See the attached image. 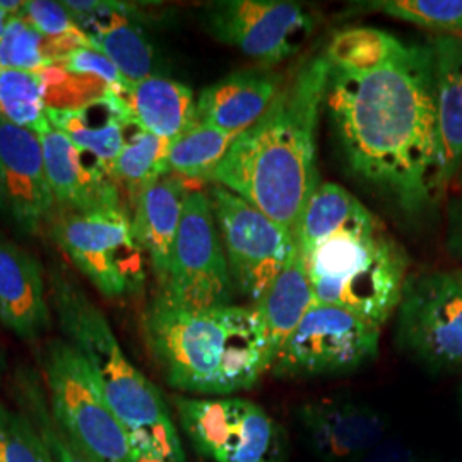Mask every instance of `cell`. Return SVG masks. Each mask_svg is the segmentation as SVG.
I'll list each match as a JSON object with an SVG mask.
<instances>
[{"label":"cell","mask_w":462,"mask_h":462,"mask_svg":"<svg viewBox=\"0 0 462 462\" xmlns=\"http://www.w3.org/2000/svg\"><path fill=\"white\" fill-rule=\"evenodd\" d=\"M324 105L358 177L411 215L442 196L431 45L364 76L330 69Z\"/></svg>","instance_id":"1"},{"label":"cell","mask_w":462,"mask_h":462,"mask_svg":"<svg viewBox=\"0 0 462 462\" xmlns=\"http://www.w3.org/2000/svg\"><path fill=\"white\" fill-rule=\"evenodd\" d=\"M330 66L309 59L252 127L235 137L211 179L280 223L297 238L319 183L317 125Z\"/></svg>","instance_id":"2"},{"label":"cell","mask_w":462,"mask_h":462,"mask_svg":"<svg viewBox=\"0 0 462 462\" xmlns=\"http://www.w3.org/2000/svg\"><path fill=\"white\" fill-rule=\"evenodd\" d=\"M143 336L166 382L196 396L247 391L274 362L254 307L190 310L154 298L143 315Z\"/></svg>","instance_id":"3"},{"label":"cell","mask_w":462,"mask_h":462,"mask_svg":"<svg viewBox=\"0 0 462 462\" xmlns=\"http://www.w3.org/2000/svg\"><path fill=\"white\" fill-rule=\"evenodd\" d=\"M50 301L67 343L93 368L134 448L163 462H185L179 430L163 394L127 358L108 319L91 298L69 276L55 274Z\"/></svg>","instance_id":"4"},{"label":"cell","mask_w":462,"mask_h":462,"mask_svg":"<svg viewBox=\"0 0 462 462\" xmlns=\"http://www.w3.org/2000/svg\"><path fill=\"white\" fill-rule=\"evenodd\" d=\"M298 245L315 303L345 309L379 328L396 312L410 261L364 204L343 225Z\"/></svg>","instance_id":"5"},{"label":"cell","mask_w":462,"mask_h":462,"mask_svg":"<svg viewBox=\"0 0 462 462\" xmlns=\"http://www.w3.org/2000/svg\"><path fill=\"white\" fill-rule=\"evenodd\" d=\"M42 366L50 411L67 439L93 462H137L129 431L83 355L66 339H53Z\"/></svg>","instance_id":"6"},{"label":"cell","mask_w":462,"mask_h":462,"mask_svg":"<svg viewBox=\"0 0 462 462\" xmlns=\"http://www.w3.org/2000/svg\"><path fill=\"white\" fill-rule=\"evenodd\" d=\"M50 233L103 297H129L143 290L146 254L134 236L133 219L124 206L64 209L50 223Z\"/></svg>","instance_id":"7"},{"label":"cell","mask_w":462,"mask_h":462,"mask_svg":"<svg viewBox=\"0 0 462 462\" xmlns=\"http://www.w3.org/2000/svg\"><path fill=\"white\" fill-rule=\"evenodd\" d=\"M173 404L183 433L211 461H284V433L259 404L231 396H175Z\"/></svg>","instance_id":"8"},{"label":"cell","mask_w":462,"mask_h":462,"mask_svg":"<svg viewBox=\"0 0 462 462\" xmlns=\"http://www.w3.org/2000/svg\"><path fill=\"white\" fill-rule=\"evenodd\" d=\"M233 291L209 194L190 189L183 202L168 274L156 298L180 309L202 310L231 305Z\"/></svg>","instance_id":"9"},{"label":"cell","mask_w":462,"mask_h":462,"mask_svg":"<svg viewBox=\"0 0 462 462\" xmlns=\"http://www.w3.org/2000/svg\"><path fill=\"white\" fill-rule=\"evenodd\" d=\"M396 312L404 351L433 370L462 372V271L408 276Z\"/></svg>","instance_id":"10"},{"label":"cell","mask_w":462,"mask_h":462,"mask_svg":"<svg viewBox=\"0 0 462 462\" xmlns=\"http://www.w3.org/2000/svg\"><path fill=\"white\" fill-rule=\"evenodd\" d=\"M380 328L339 307L314 303L280 347L271 372L282 379L346 374L379 351Z\"/></svg>","instance_id":"11"},{"label":"cell","mask_w":462,"mask_h":462,"mask_svg":"<svg viewBox=\"0 0 462 462\" xmlns=\"http://www.w3.org/2000/svg\"><path fill=\"white\" fill-rule=\"evenodd\" d=\"M209 199L233 288L255 305L293 257L297 238L225 187L213 185Z\"/></svg>","instance_id":"12"},{"label":"cell","mask_w":462,"mask_h":462,"mask_svg":"<svg viewBox=\"0 0 462 462\" xmlns=\"http://www.w3.org/2000/svg\"><path fill=\"white\" fill-rule=\"evenodd\" d=\"M204 24L217 42L271 69L297 55L312 36L315 19L286 0H219L204 7Z\"/></svg>","instance_id":"13"},{"label":"cell","mask_w":462,"mask_h":462,"mask_svg":"<svg viewBox=\"0 0 462 462\" xmlns=\"http://www.w3.org/2000/svg\"><path fill=\"white\" fill-rule=\"evenodd\" d=\"M53 206L40 137L0 116V215L34 233Z\"/></svg>","instance_id":"14"},{"label":"cell","mask_w":462,"mask_h":462,"mask_svg":"<svg viewBox=\"0 0 462 462\" xmlns=\"http://www.w3.org/2000/svg\"><path fill=\"white\" fill-rule=\"evenodd\" d=\"M298 423L324 462H356L389 437V423L379 411L346 399L305 404Z\"/></svg>","instance_id":"15"},{"label":"cell","mask_w":462,"mask_h":462,"mask_svg":"<svg viewBox=\"0 0 462 462\" xmlns=\"http://www.w3.org/2000/svg\"><path fill=\"white\" fill-rule=\"evenodd\" d=\"M43 149V163L53 202L66 211H89L122 206V198L110 175L88 160L66 134L47 122L36 131Z\"/></svg>","instance_id":"16"},{"label":"cell","mask_w":462,"mask_h":462,"mask_svg":"<svg viewBox=\"0 0 462 462\" xmlns=\"http://www.w3.org/2000/svg\"><path fill=\"white\" fill-rule=\"evenodd\" d=\"M70 14L129 84L144 81L154 70V50L133 7L122 2H64Z\"/></svg>","instance_id":"17"},{"label":"cell","mask_w":462,"mask_h":462,"mask_svg":"<svg viewBox=\"0 0 462 462\" xmlns=\"http://www.w3.org/2000/svg\"><path fill=\"white\" fill-rule=\"evenodd\" d=\"M284 83V76L265 67L231 72L200 91L199 122L236 137L264 116Z\"/></svg>","instance_id":"18"},{"label":"cell","mask_w":462,"mask_h":462,"mask_svg":"<svg viewBox=\"0 0 462 462\" xmlns=\"http://www.w3.org/2000/svg\"><path fill=\"white\" fill-rule=\"evenodd\" d=\"M0 322L23 341L38 339L50 326L42 265L5 238H0Z\"/></svg>","instance_id":"19"},{"label":"cell","mask_w":462,"mask_h":462,"mask_svg":"<svg viewBox=\"0 0 462 462\" xmlns=\"http://www.w3.org/2000/svg\"><path fill=\"white\" fill-rule=\"evenodd\" d=\"M50 124L66 134L84 156L108 175L129 135L137 127L133 116L114 91L91 99L78 108L47 110Z\"/></svg>","instance_id":"20"},{"label":"cell","mask_w":462,"mask_h":462,"mask_svg":"<svg viewBox=\"0 0 462 462\" xmlns=\"http://www.w3.org/2000/svg\"><path fill=\"white\" fill-rule=\"evenodd\" d=\"M431 50L440 149L439 182L444 192L462 168V36L439 34L431 40Z\"/></svg>","instance_id":"21"},{"label":"cell","mask_w":462,"mask_h":462,"mask_svg":"<svg viewBox=\"0 0 462 462\" xmlns=\"http://www.w3.org/2000/svg\"><path fill=\"white\" fill-rule=\"evenodd\" d=\"M190 187L173 175L149 185L134 202L133 231L148 255L158 286L165 281Z\"/></svg>","instance_id":"22"},{"label":"cell","mask_w":462,"mask_h":462,"mask_svg":"<svg viewBox=\"0 0 462 462\" xmlns=\"http://www.w3.org/2000/svg\"><path fill=\"white\" fill-rule=\"evenodd\" d=\"M137 127L166 141H175L199 124L198 99L189 86L163 76L129 84L120 95Z\"/></svg>","instance_id":"23"},{"label":"cell","mask_w":462,"mask_h":462,"mask_svg":"<svg viewBox=\"0 0 462 462\" xmlns=\"http://www.w3.org/2000/svg\"><path fill=\"white\" fill-rule=\"evenodd\" d=\"M314 303L312 286L297 242L295 254L290 263L267 288L263 298L254 305L264 322L267 341L274 358Z\"/></svg>","instance_id":"24"},{"label":"cell","mask_w":462,"mask_h":462,"mask_svg":"<svg viewBox=\"0 0 462 462\" xmlns=\"http://www.w3.org/2000/svg\"><path fill=\"white\" fill-rule=\"evenodd\" d=\"M408 47V43L401 42L394 34L360 26L334 34L324 55L332 70L364 76L394 64L406 53Z\"/></svg>","instance_id":"25"},{"label":"cell","mask_w":462,"mask_h":462,"mask_svg":"<svg viewBox=\"0 0 462 462\" xmlns=\"http://www.w3.org/2000/svg\"><path fill=\"white\" fill-rule=\"evenodd\" d=\"M233 141L235 135L199 122L170 143L166 175H173L187 183L211 182Z\"/></svg>","instance_id":"26"},{"label":"cell","mask_w":462,"mask_h":462,"mask_svg":"<svg viewBox=\"0 0 462 462\" xmlns=\"http://www.w3.org/2000/svg\"><path fill=\"white\" fill-rule=\"evenodd\" d=\"M170 141L135 127L116 163L110 170V179L116 187H122L131 202L149 185L166 177V158Z\"/></svg>","instance_id":"27"},{"label":"cell","mask_w":462,"mask_h":462,"mask_svg":"<svg viewBox=\"0 0 462 462\" xmlns=\"http://www.w3.org/2000/svg\"><path fill=\"white\" fill-rule=\"evenodd\" d=\"M50 83L47 70L23 72L0 69V116L36 133L47 122Z\"/></svg>","instance_id":"28"},{"label":"cell","mask_w":462,"mask_h":462,"mask_svg":"<svg viewBox=\"0 0 462 462\" xmlns=\"http://www.w3.org/2000/svg\"><path fill=\"white\" fill-rule=\"evenodd\" d=\"M14 399L17 410L30 418L42 435L55 462H93L79 447L74 446L57 425L50 411L47 393L32 368H21L16 374Z\"/></svg>","instance_id":"29"},{"label":"cell","mask_w":462,"mask_h":462,"mask_svg":"<svg viewBox=\"0 0 462 462\" xmlns=\"http://www.w3.org/2000/svg\"><path fill=\"white\" fill-rule=\"evenodd\" d=\"M67 51L38 33L21 16L11 17L0 40V69L43 72L60 66Z\"/></svg>","instance_id":"30"},{"label":"cell","mask_w":462,"mask_h":462,"mask_svg":"<svg viewBox=\"0 0 462 462\" xmlns=\"http://www.w3.org/2000/svg\"><path fill=\"white\" fill-rule=\"evenodd\" d=\"M366 5L370 11H379L431 32L462 36V0H380Z\"/></svg>","instance_id":"31"},{"label":"cell","mask_w":462,"mask_h":462,"mask_svg":"<svg viewBox=\"0 0 462 462\" xmlns=\"http://www.w3.org/2000/svg\"><path fill=\"white\" fill-rule=\"evenodd\" d=\"M17 16L23 17L38 33L57 43L60 49L66 50L67 53L79 47H93L89 36L79 26L76 17L70 14L64 2H24Z\"/></svg>","instance_id":"32"},{"label":"cell","mask_w":462,"mask_h":462,"mask_svg":"<svg viewBox=\"0 0 462 462\" xmlns=\"http://www.w3.org/2000/svg\"><path fill=\"white\" fill-rule=\"evenodd\" d=\"M0 462H55L30 418L0 402Z\"/></svg>","instance_id":"33"},{"label":"cell","mask_w":462,"mask_h":462,"mask_svg":"<svg viewBox=\"0 0 462 462\" xmlns=\"http://www.w3.org/2000/svg\"><path fill=\"white\" fill-rule=\"evenodd\" d=\"M59 67H62L64 70L74 76L105 84L116 95H122L129 86V83L122 78L116 64L95 47H79L72 50L70 53H67Z\"/></svg>","instance_id":"34"},{"label":"cell","mask_w":462,"mask_h":462,"mask_svg":"<svg viewBox=\"0 0 462 462\" xmlns=\"http://www.w3.org/2000/svg\"><path fill=\"white\" fill-rule=\"evenodd\" d=\"M356 462H423L413 448L396 439H385Z\"/></svg>","instance_id":"35"},{"label":"cell","mask_w":462,"mask_h":462,"mask_svg":"<svg viewBox=\"0 0 462 462\" xmlns=\"http://www.w3.org/2000/svg\"><path fill=\"white\" fill-rule=\"evenodd\" d=\"M448 247L456 257L462 259V199L454 206V209L450 213Z\"/></svg>","instance_id":"36"},{"label":"cell","mask_w":462,"mask_h":462,"mask_svg":"<svg viewBox=\"0 0 462 462\" xmlns=\"http://www.w3.org/2000/svg\"><path fill=\"white\" fill-rule=\"evenodd\" d=\"M11 17L13 16L5 11V7H4L2 2H0V40H2V36H4L5 30H7V24H9Z\"/></svg>","instance_id":"37"},{"label":"cell","mask_w":462,"mask_h":462,"mask_svg":"<svg viewBox=\"0 0 462 462\" xmlns=\"http://www.w3.org/2000/svg\"><path fill=\"white\" fill-rule=\"evenodd\" d=\"M4 370H5V356H4V353L0 349V380H2V375H4Z\"/></svg>","instance_id":"38"},{"label":"cell","mask_w":462,"mask_h":462,"mask_svg":"<svg viewBox=\"0 0 462 462\" xmlns=\"http://www.w3.org/2000/svg\"><path fill=\"white\" fill-rule=\"evenodd\" d=\"M461 406H462V389H461Z\"/></svg>","instance_id":"39"},{"label":"cell","mask_w":462,"mask_h":462,"mask_svg":"<svg viewBox=\"0 0 462 462\" xmlns=\"http://www.w3.org/2000/svg\"><path fill=\"white\" fill-rule=\"evenodd\" d=\"M461 171H462V168H461Z\"/></svg>","instance_id":"40"}]
</instances>
